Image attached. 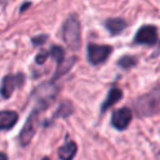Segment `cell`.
Here are the masks:
<instances>
[{
	"mask_svg": "<svg viewBox=\"0 0 160 160\" xmlns=\"http://www.w3.org/2000/svg\"><path fill=\"white\" fill-rule=\"evenodd\" d=\"M48 36L46 35H38V36H34L31 40H32V45L38 46V45H42L45 41H46Z\"/></svg>",
	"mask_w": 160,
	"mask_h": 160,
	"instance_id": "16",
	"label": "cell"
},
{
	"mask_svg": "<svg viewBox=\"0 0 160 160\" xmlns=\"http://www.w3.org/2000/svg\"><path fill=\"white\" fill-rule=\"evenodd\" d=\"M0 160H8V156L4 152H0Z\"/></svg>",
	"mask_w": 160,
	"mask_h": 160,
	"instance_id": "18",
	"label": "cell"
},
{
	"mask_svg": "<svg viewBox=\"0 0 160 160\" xmlns=\"http://www.w3.org/2000/svg\"><path fill=\"white\" fill-rule=\"evenodd\" d=\"M71 112H72V106H71V104L68 102V101H65V102H62V104L60 105V108H59L58 111L55 112L54 118H58V116H68V115H70Z\"/></svg>",
	"mask_w": 160,
	"mask_h": 160,
	"instance_id": "14",
	"label": "cell"
},
{
	"mask_svg": "<svg viewBox=\"0 0 160 160\" xmlns=\"http://www.w3.org/2000/svg\"><path fill=\"white\" fill-rule=\"evenodd\" d=\"M78 150V145L75 141H68L65 142L62 146H60V149L58 150L59 158L61 160H72L75 154Z\"/></svg>",
	"mask_w": 160,
	"mask_h": 160,
	"instance_id": "10",
	"label": "cell"
},
{
	"mask_svg": "<svg viewBox=\"0 0 160 160\" xmlns=\"http://www.w3.org/2000/svg\"><path fill=\"white\" fill-rule=\"evenodd\" d=\"M61 36L64 42L72 51H78L81 45V28L78 18L75 15H70L62 24Z\"/></svg>",
	"mask_w": 160,
	"mask_h": 160,
	"instance_id": "2",
	"label": "cell"
},
{
	"mask_svg": "<svg viewBox=\"0 0 160 160\" xmlns=\"http://www.w3.org/2000/svg\"><path fill=\"white\" fill-rule=\"evenodd\" d=\"M134 41L136 44H145V45H154L158 41V30L152 25H145L141 26L135 38Z\"/></svg>",
	"mask_w": 160,
	"mask_h": 160,
	"instance_id": "6",
	"label": "cell"
},
{
	"mask_svg": "<svg viewBox=\"0 0 160 160\" xmlns=\"http://www.w3.org/2000/svg\"><path fill=\"white\" fill-rule=\"evenodd\" d=\"M24 79H25V76H24V74H21V72H18V74H9V75L4 76L2 81H1V86H0V95H1L4 99H9V98L12 95L14 90H15L18 86L22 85Z\"/></svg>",
	"mask_w": 160,
	"mask_h": 160,
	"instance_id": "5",
	"label": "cell"
},
{
	"mask_svg": "<svg viewBox=\"0 0 160 160\" xmlns=\"http://www.w3.org/2000/svg\"><path fill=\"white\" fill-rule=\"evenodd\" d=\"M18 112L12 110H2L0 111V130L11 129L18 121Z\"/></svg>",
	"mask_w": 160,
	"mask_h": 160,
	"instance_id": "8",
	"label": "cell"
},
{
	"mask_svg": "<svg viewBox=\"0 0 160 160\" xmlns=\"http://www.w3.org/2000/svg\"><path fill=\"white\" fill-rule=\"evenodd\" d=\"M135 111L139 116H150L160 114V84L150 92L140 96L135 102Z\"/></svg>",
	"mask_w": 160,
	"mask_h": 160,
	"instance_id": "1",
	"label": "cell"
},
{
	"mask_svg": "<svg viewBox=\"0 0 160 160\" xmlns=\"http://www.w3.org/2000/svg\"><path fill=\"white\" fill-rule=\"evenodd\" d=\"M104 25L111 35H118L126 28V21L121 18H110L105 21Z\"/></svg>",
	"mask_w": 160,
	"mask_h": 160,
	"instance_id": "9",
	"label": "cell"
},
{
	"mask_svg": "<svg viewBox=\"0 0 160 160\" xmlns=\"http://www.w3.org/2000/svg\"><path fill=\"white\" fill-rule=\"evenodd\" d=\"M41 160H50V159H49V158H48V156H44V158H42V159H41Z\"/></svg>",
	"mask_w": 160,
	"mask_h": 160,
	"instance_id": "19",
	"label": "cell"
},
{
	"mask_svg": "<svg viewBox=\"0 0 160 160\" xmlns=\"http://www.w3.org/2000/svg\"><path fill=\"white\" fill-rule=\"evenodd\" d=\"M49 54H50V58H52L58 62L56 69L61 68L68 61V59H65V51H64V49L60 48V46H58V45H52L51 49H50V51H49Z\"/></svg>",
	"mask_w": 160,
	"mask_h": 160,
	"instance_id": "12",
	"label": "cell"
},
{
	"mask_svg": "<svg viewBox=\"0 0 160 160\" xmlns=\"http://www.w3.org/2000/svg\"><path fill=\"white\" fill-rule=\"evenodd\" d=\"M29 6H31V2H29V1H26V2H24L22 4V6L20 8V11H24L26 8H29Z\"/></svg>",
	"mask_w": 160,
	"mask_h": 160,
	"instance_id": "17",
	"label": "cell"
},
{
	"mask_svg": "<svg viewBox=\"0 0 160 160\" xmlns=\"http://www.w3.org/2000/svg\"><path fill=\"white\" fill-rule=\"evenodd\" d=\"M0 1H4V0H0Z\"/></svg>",
	"mask_w": 160,
	"mask_h": 160,
	"instance_id": "20",
	"label": "cell"
},
{
	"mask_svg": "<svg viewBox=\"0 0 160 160\" xmlns=\"http://www.w3.org/2000/svg\"><path fill=\"white\" fill-rule=\"evenodd\" d=\"M135 64H136V59H135L134 56H129V55H125V56L120 58L119 61H118V65H119L120 68L125 69V70L132 68Z\"/></svg>",
	"mask_w": 160,
	"mask_h": 160,
	"instance_id": "13",
	"label": "cell"
},
{
	"mask_svg": "<svg viewBox=\"0 0 160 160\" xmlns=\"http://www.w3.org/2000/svg\"><path fill=\"white\" fill-rule=\"evenodd\" d=\"M132 119V112L129 108H121L112 112L111 125L118 130H125Z\"/></svg>",
	"mask_w": 160,
	"mask_h": 160,
	"instance_id": "7",
	"label": "cell"
},
{
	"mask_svg": "<svg viewBox=\"0 0 160 160\" xmlns=\"http://www.w3.org/2000/svg\"><path fill=\"white\" fill-rule=\"evenodd\" d=\"M41 110L35 108L31 111V114L28 116V119L22 126V130L20 131V135H19V141L22 146H26L34 138V135L38 130V126H39V112Z\"/></svg>",
	"mask_w": 160,
	"mask_h": 160,
	"instance_id": "3",
	"label": "cell"
},
{
	"mask_svg": "<svg viewBox=\"0 0 160 160\" xmlns=\"http://www.w3.org/2000/svg\"><path fill=\"white\" fill-rule=\"evenodd\" d=\"M121 98H122V91L120 89H118V88H111L110 91L108 92V96H106L105 101L101 105V112L106 111L110 106H112L114 104H116Z\"/></svg>",
	"mask_w": 160,
	"mask_h": 160,
	"instance_id": "11",
	"label": "cell"
},
{
	"mask_svg": "<svg viewBox=\"0 0 160 160\" xmlns=\"http://www.w3.org/2000/svg\"><path fill=\"white\" fill-rule=\"evenodd\" d=\"M111 51H112V48L109 45H99V44L90 42L88 45V60L92 65L102 64L110 56Z\"/></svg>",
	"mask_w": 160,
	"mask_h": 160,
	"instance_id": "4",
	"label": "cell"
},
{
	"mask_svg": "<svg viewBox=\"0 0 160 160\" xmlns=\"http://www.w3.org/2000/svg\"><path fill=\"white\" fill-rule=\"evenodd\" d=\"M48 56H50L49 51H45V50H40V52L36 55L35 58V61L36 64H44L46 60H48Z\"/></svg>",
	"mask_w": 160,
	"mask_h": 160,
	"instance_id": "15",
	"label": "cell"
}]
</instances>
